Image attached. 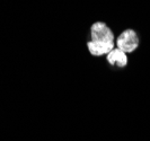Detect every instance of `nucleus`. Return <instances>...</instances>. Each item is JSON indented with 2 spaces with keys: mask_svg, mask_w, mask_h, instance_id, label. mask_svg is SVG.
<instances>
[{
  "mask_svg": "<svg viewBox=\"0 0 150 141\" xmlns=\"http://www.w3.org/2000/svg\"><path fill=\"white\" fill-rule=\"evenodd\" d=\"M90 41L115 45L116 37L112 28L104 22H95L90 26Z\"/></svg>",
  "mask_w": 150,
  "mask_h": 141,
  "instance_id": "nucleus-2",
  "label": "nucleus"
},
{
  "mask_svg": "<svg viewBox=\"0 0 150 141\" xmlns=\"http://www.w3.org/2000/svg\"><path fill=\"white\" fill-rule=\"evenodd\" d=\"M86 45H87L88 52H89L93 57H103V55H107V54L115 47V45H113V44L99 43V42L90 41V40L86 43Z\"/></svg>",
  "mask_w": 150,
  "mask_h": 141,
  "instance_id": "nucleus-4",
  "label": "nucleus"
},
{
  "mask_svg": "<svg viewBox=\"0 0 150 141\" xmlns=\"http://www.w3.org/2000/svg\"><path fill=\"white\" fill-rule=\"evenodd\" d=\"M140 45V38L133 28H127L116 37L115 46L127 54L133 53Z\"/></svg>",
  "mask_w": 150,
  "mask_h": 141,
  "instance_id": "nucleus-1",
  "label": "nucleus"
},
{
  "mask_svg": "<svg viewBox=\"0 0 150 141\" xmlns=\"http://www.w3.org/2000/svg\"><path fill=\"white\" fill-rule=\"evenodd\" d=\"M106 61L110 66L114 68H119V69H123L128 66L129 58L128 54L123 52L122 50L117 49L116 46L113 49L111 52L106 55Z\"/></svg>",
  "mask_w": 150,
  "mask_h": 141,
  "instance_id": "nucleus-3",
  "label": "nucleus"
}]
</instances>
